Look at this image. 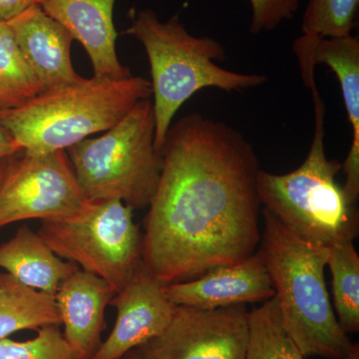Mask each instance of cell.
Instances as JSON below:
<instances>
[{
    "mask_svg": "<svg viewBox=\"0 0 359 359\" xmlns=\"http://www.w3.org/2000/svg\"><path fill=\"white\" fill-rule=\"evenodd\" d=\"M145 219L143 264L164 285L241 263L261 244L254 147L226 123L193 113L171 125Z\"/></svg>",
    "mask_w": 359,
    "mask_h": 359,
    "instance_id": "1",
    "label": "cell"
},
{
    "mask_svg": "<svg viewBox=\"0 0 359 359\" xmlns=\"http://www.w3.org/2000/svg\"><path fill=\"white\" fill-rule=\"evenodd\" d=\"M261 250L283 325L304 358L344 359L353 344L340 327L325 283L330 249L295 237L271 212L262 210Z\"/></svg>",
    "mask_w": 359,
    "mask_h": 359,
    "instance_id": "2",
    "label": "cell"
},
{
    "mask_svg": "<svg viewBox=\"0 0 359 359\" xmlns=\"http://www.w3.org/2000/svg\"><path fill=\"white\" fill-rule=\"evenodd\" d=\"M308 88L314 107L313 136L308 156L301 166L287 174L259 170L257 197L264 209L295 237L330 249L358 238V210L335 180L342 163L328 159L325 152V104L316 80Z\"/></svg>",
    "mask_w": 359,
    "mask_h": 359,
    "instance_id": "3",
    "label": "cell"
},
{
    "mask_svg": "<svg viewBox=\"0 0 359 359\" xmlns=\"http://www.w3.org/2000/svg\"><path fill=\"white\" fill-rule=\"evenodd\" d=\"M126 33L141 42L150 63L154 144L159 152L175 115L200 90L244 91L269 80L266 75L233 72L217 65L226 58L223 45L212 37L190 34L178 15L161 21L152 9H142Z\"/></svg>",
    "mask_w": 359,
    "mask_h": 359,
    "instance_id": "4",
    "label": "cell"
},
{
    "mask_svg": "<svg viewBox=\"0 0 359 359\" xmlns=\"http://www.w3.org/2000/svg\"><path fill=\"white\" fill-rule=\"evenodd\" d=\"M151 96L150 81L143 77L83 78L20 107L0 109V124L26 154L66 151L90 135L107 131Z\"/></svg>",
    "mask_w": 359,
    "mask_h": 359,
    "instance_id": "5",
    "label": "cell"
},
{
    "mask_svg": "<svg viewBox=\"0 0 359 359\" xmlns=\"http://www.w3.org/2000/svg\"><path fill=\"white\" fill-rule=\"evenodd\" d=\"M154 141V110L149 97L101 136L68 148L85 197L91 203L119 200L133 210L149 207L163 162Z\"/></svg>",
    "mask_w": 359,
    "mask_h": 359,
    "instance_id": "6",
    "label": "cell"
},
{
    "mask_svg": "<svg viewBox=\"0 0 359 359\" xmlns=\"http://www.w3.org/2000/svg\"><path fill=\"white\" fill-rule=\"evenodd\" d=\"M40 237L59 257L121 292L143 264V235L133 209L119 200L91 203L76 218L43 221Z\"/></svg>",
    "mask_w": 359,
    "mask_h": 359,
    "instance_id": "7",
    "label": "cell"
},
{
    "mask_svg": "<svg viewBox=\"0 0 359 359\" xmlns=\"http://www.w3.org/2000/svg\"><path fill=\"white\" fill-rule=\"evenodd\" d=\"M11 160L0 179V228L25 219L76 218L91 205L65 151L25 153L20 159Z\"/></svg>",
    "mask_w": 359,
    "mask_h": 359,
    "instance_id": "8",
    "label": "cell"
},
{
    "mask_svg": "<svg viewBox=\"0 0 359 359\" xmlns=\"http://www.w3.org/2000/svg\"><path fill=\"white\" fill-rule=\"evenodd\" d=\"M249 311L177 306L166 330L138 347L142 359H245Z\"/></svg>",
    "mask_w": 359,
    "mask_h": 359,
    "instance_id": "9",
    "label": "cell"
},
{
    "mask_svg": "<svg viewBox=\"0 0 359 359\" xmlns=\"http://www.w3.org/2000/svg\"><path fill=\"white\" fill-rule=\"evenodd\" d=\"M299 61L302 81L308 86L316 79V67L328 66L340 85L347 119L353 132L351 149L342 170L346 183L342 186L347 198L356 204L359 195V39L354 35L344 37L306 36L294 40L292 45Z\"/></svg>",
    "mask_w": 359,
    "mask_h": 359,
    "instance_id": "10",
    "label": "cell"
},
{
    "mask_svg": "<svg viewBox=\"0 0 359 359\" xmlns=\"http://www.w3.org/2000/svg\"><path fill=\"white\" fill-rule=\"evenodd\" d=\"M165 285L142 264L128 285L110 302L117 309V320L91 359H121L162 334L177 308L168 299Z\"/></svg>",
    "mask_w": 359,
    "mask_h": 359,
    "instance_id": "11",
    "label": "cell"
},
{
    "mask_svg": "<svg viewBox=\"0 0 359 359\" xmlns=\"http://www.w3.org/2000/svg\"><path fill=\"white\" fill-rule=\"evenodd\" d=\"M165 292L176 306L201 309L266 302L276 295L259 250L241 263L217 266L195 280L165 285Z\"/></svg>",
    "mask_w": 359,
    "mask_h": 359,
    "instance_id": "12",
    "label": "cell"
},
{
    "mask_svg": "<svg viewBox=\"0 0 359 359\" xmlns=\"http://www.w3.org/2000/svg\"><path fill=\"white\" fill-rule=\"evenodd\" d=\"M26 62L41 87V94L83 80L71 61L72 35L39 6L8 21Z\"/></svg>",
    "mask_w": 359,
    "mask_h": 359,
    "instance_id": "13",
    "label": "cell"
},
{
    "mask_svg": "<svg viewBox=\"0 0 359 359\" xmlns=\"http://www.w3.org/2000/svg\"><path fill=\"white\" fill-rule=\"evenodd\" d=\"M116 0H40L39 6L61 23L88 54L94 77L125 79L132 76L116 52Z\"/></svg>",
    "mask_w": 359,
    "mask_h": 359,
    "instance_id": "14",
    "label": "cell"
},
{
    "mask_svg": "<svg viewBox=\"0 0 359 359\" xmlns=\"http://www.w3.org/2000/svg\"><path fill=\"white\" fill-rule=\"evenodd\" d=\"M112 287L93 273L78 269L54 295L66 341L81 359H91L100 346L105 309L115 295Z\"/></svg>",
    "mask_w": 359,
    "mask_h": 359,
    "instance_id": "15",
    "label": "cell"
},
{
    "mask_svg": "<svg viewBox=\"0 0 359 359\" xmlns=\"http://www.w3.org/2000/svg\"><path fill=\"white\" fill-rule=\"evenodd\" d=\"M0 268L25 287L52 297L80 269L72 262L62 261L27 226H20L13 238L0 245Z\"/></svg>",
    "mask_w": 359,
    "mask_h": 359,
    "instance_id": "16",
    "label": "cell"
},
{
    "mask_svg": "<svg viewBox=\"0 0 359 359\" xmlns=\"http://www.w3.org/2000/svg\"><path fill=\"white\" fill-rule=\"evenodd\" d=\"M61 323L55 299L0 273V340L25 330Z\"/></svg>",
    "mask_w": 359,
    "mask_h": 359,
    "instance_id": "17",
    "label": "cell"
},
{
    "mask_svg": "<svg viewBox=\"0 0 359 359\" xmlns=\"http://www.w3.org/2000/svg\"><path fill=\"white\" fill-rule=\"evenodd\" d=\"M245 359H304L285 330L276 297L249 313Z\"/></svg>",
    "mask_w": 359,
    "mask_h": 359,
    "instance_id": "18",
    "label": "cell"
},
{
    "mask_svg": "<svg viewBox=\"0 0 359 359\" xmlns=\"http://www.w3.org/2000/svg\"><path fill=\"white\" fill-rule=\"evenodd\" d=\"M41 92L11 26L0 21V109L20 107Z\"/></svg>",
    "mask_w": 359,
    "mask_h": 359,
    "instance_id": "19",
    "label": "cell"
},
{
    "mask_svg": "<svg viewBox=\"0 0 359 359\" xmlns=\"http://www.w3.org/2000/svg\"><path fill=\"white\" fill-rule=\"evenodd\" d=\"M328 268L332 276V294L340 327L346 332L359 330V257L353 241L330 249Z\"/></svg>",
    "mask_w": 359,
    "mask_h": 359,
    "instance_id": "20",
    "label": "cell"
},
{
    "mask_svg": "<svg viewBox=\"0 0 359 359\" xmlns=\"http://www.w3.org/2000/svg\"><path fill=\"white\" fill-rule=\"evenodd\" d=\"M359 0H308L302 16L306 36L344 37L353 34Z\"/></svg>",
    "mask_w": 359,
    "mask_h": 359,
    "instance_id": "21",
    "label": "cell"
},
{
    "mask_svg": "<svg viewBox=\"0 0 359 359\" xmlns=\"http://www.w3.org/2000/svg\"><path fill=\"white\" fill-rule=\"evenodd\" d=\"M0 359H81L66 341L58 325L37 330L34 339L27 341L0 340Z\"/></svg>",
    "mask_w": 359,
    "mask_h": 359,
    "instance_id": "22",
    "label": "cell"
},
{
    "mask_svg": "<svg viewBox=\"0 0 359 359\" xmlns=\"http://www.w3.org/2000/svg\"><path fill=\"white\" fill-rule=\"evenodd\" d=\"M250 4L252 34L273 32L283 21L292 20L299 7V0H250Z\"/></svg>",
    "mask_w": 359,
    "mask_h": 359,
    "instance_id": "23",
    "label": "cell"
},
{
    "mask_svg": "<svg viewBox=\"0 0 359 359\" xmlns=\"http://www.w3.org/2000/svg\"><path fill=\"white\" fill-rule=\"evenodd\" d=\"M39 4L40 0H0V21L8 22L26 9Z\"/></svg>",
    "mask_w": 359,
    "mask_h": 359,
    "instance_id": "24",
    "label": "cell"
},
{
    "mask_svg": "<svg viewBox=\"0 0 359 359\" xmlns=\"http://www.w3.org/2000/svg\"><path fill=\"white\" fill-rule=\"evenodd\" d=\"M20 152L22 151L16 145L13 136L0 124V157H11Z\"/></svg>",
    "mask_w": 359,
    "mask_h": 359,
    "instance_id": "25",
    "label": "cell"
},
{
    "mask_svg": "<svg viewBox=\"0 0 359 359\" xmlns=\"http://www.w3.org/2000/svg\"><path fill=\"white\" fill-rule=\"evenodd\" d=\"M344 359H359V346L358 344H353L351 353Z\"/></svg>",
    "mask_w": 359,
    "mask_h": 359,
    "instance_id": "26",
    "label": "cell"
},
{
    "mask_svg": "<svg viewBox=\"0 0 359 359\" xmlns=\"http://www.w3.org/2000/svg\"><path fill=\"white\" fill-rule=\"evenodd\" d=\"M11 157H13V156H11ZM11 157H0V179H1L4 170H6L7 163H8Z\"/></svg>",
    "mask_w": 359,
    "mask_h": 359,
    "instance_id": "27",
    "label": "cell"
},
{
    "mask_svg": "<svg viewBox=\"0 0 359 359\" xmlns=\"http://www.w3.org/2000/svg\"><path fill=\"white\" fill-rule=\"evenodd\" d=\"M126 358L125 359H142L140 353H139V351H135L134 353H127Z\"/></svg>",
    "mask_w": 359,
    "mask_h": 359,
    "instance_id": "28",
    "label": "cell"
}]
</instances>
